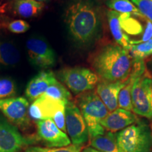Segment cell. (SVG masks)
I'll use <instances>...</instances> for the list:
<instances>
[{
  "label": "cell",
  "mask_w": 152,
  "mask_h": 152,
  "mask_svg": "<svg viewBox=\"0 0 152 152\" xmlns=\"http://www.w3.org/2000/svg\"><path fill=\"white\" fill-rule=\"evenodd\" d=\"M37 134L47 147H64L71 144L67 134L61 130L52 119L37 121Z\"/></svg>",
  "instance_id": "cell-11"
},
{
  "label": "cell",
  "mask_w": 152,
  "mask_h": 152,
  "mask_svg": "<svg viewBox=\"0 0 152 152\" xmlns=\"http://www.w3.org/2000/svg\"><path fill=\"white\" fill-rule=\"evenodd\" d=\"M151 130H152V125H151Z\"/></svg>",
  "instance_id": "cell-31"
},
{
  "label": "cell",
  "mask_w": 152,
  "mask_h": 152,
  "mask_svg": "<svg viewBox=\"0 0 152 152\" xmlns=\"http://www.w3.org/2000/svg\"><path fill=\"white\" fill-rule=\"evenodd\" d=\"M77 103L86 123L90 138L103 134L105 129L101 122L107 116L109 111L96 92L89 91L83 93L79 96Z\"/></svg>",
  "instance_id": "cell-4"
},
{
  "label": "cell",
  "mask_w": 152,
  "mask_h": 152,
  "mask_svg": "<svg viewBox=\"0 0 152 152\" xmlns=\"http://www.w3.org/2000/svg\"><path fill=\"white\" fill-rule=\"evenodd\" d=\"M26 47L33 65L41 68H48L56 63L54 51L46 41L39 38H30L26 42Z\"/></svg>",
  "instance_id": "cell-10"
},
{
  "label": "cell",
  "mask_w": 152,
  "mask_h": 152,
  "mask_svg": "<svg viewBox=\"0 0 152 152\" xmlns=\"http://www.w3.org/2000/svg\"><path fill=\"white\" fill-rule=\"evenodd\" d=\"M133 62L134 60L128 51L118 45H108L96 54L92 65L102 80L115 82L128 77Z\"/></svg>",
  "instance_id": "cell-1"
},
{
  "label": "cell",
  "mask_w": 152,
  "mask_h": 152,
  "mask_svg": "<svg viewBox=\"0 0 152 152\" xmlns=\"http://www.w3.org/2000/svg\"><path fill=\"white\" fill-rule=\"evenodd\" d=\"M107 17L110 31L115 41L118 45L122 47L123 49L129 52L131 47V39L124 33L122 28V25L121 23V14L115 11L110 10L108 11Z\"/></svg>",
  "instance_id": "cell-17"
},
{
  "label": "cell",
  "mask_w": 152,
  "mask_h": 152,
  "mask_svg": "<svg viewBox=\"0 0 152 152\" xmlns=\"http://www.w3.org/2000/svg\"><path fill=\"white\" fill-rule=\"evenodd\" d=\"M129 52L134 60H144V58L151 56L152 55V37L147 42L131 45Z\"/></svg>",
  "instance_id": "cell-23"
},
{
  "label": "cell",
  "mask_w": 152,
  "mask_h": 152,
  "mask_svg": "<svg viewBox=\"0 0 152 152\" xmlns=\"http://www.w3.org/2000/svg\"><path fill=\"white\" fill-rule=\"evenodd\" d=\"M44 95L53 99L61 101L66 104H67L69 101H71V93L64 85L60 83L57 80L49 87Z\"/></svg>",
  "instance_id": "cell-22"
},
{
  "label": "cell",
  "mask_w": 152,
  "mask_h": 152,
  "mask_svg": "<svg viewBox=\"0 0 152 152\" xmlns=\"http://www.w3.org/2000/svg\"><path fill=\"white\" fill-rule=\"evenodd\" d=\"M66 132L72 144L83 146L90 139L88 130L79 107L71 101L66 104Z\"/></svg>",
  "instance_id": "cell-7"
},
{
  "label": "cell",
  "mask_w": 152,
  "mask_h": 152,
  "mask_svg": "<svg viewBox=\"0 0 152 152\" xmlns=\"http://www.w3.org/2000/svg\"><path fill=\"white\" fill-rule=\"evenodd\" d=\"M118 144L122 152H151V127L140 120L116 132Z\"/></svg>",
  "instance_id": "cell-3"
},
{
  "label": "cell",
  "mask_w": 152,
  "mask_h": 152,
  "mask_svg": "<svg viewBox=\"0 0 152 152\" xmlns=\"http://www.w3.org/2000/svg\"><path fill=\"white\" fill-rule=\"evenodd\" d=\"M20 60V53L12 44L0 42V64L4 66H14Z\"/></svg>",
  "instance_id": "cell-21"
},
{
  "label": "cell",
  "mask_w": 152,
  "mask_h": 152,
  "mask_svg": "<svg viewBox=\"0 0 152 152\" xmlns=\"http://www.w3.org/2000/svg\"><path fill=\"white\" fill-rule=\"evenodd\" d=\"M8 28L9 31L13 33H24L29 30L30 25L23 20H16L9 24Z\"/></svg>",
  "instance_id": "cell-27"
},
{
  "label": "cell",
  "mask_w": 152,
  "mask_h": 152,
  "mask_svg": "<svg viewBox=\"0 0 152 152\" xmlns=\"http://www.w3.org/2000/svg\"><path fill=\"white\" fill-rule=\"evenodd\" d=\"M147 20L152 23V0H130Z\"/></svg>",
  "instance_id": "cell-26"
},
{
  "label": "cell",
  "mask_w": 152,
  "mask_h": 152,
  "mask_svg": "<svg viewBox=\"0 0 152 152\" xmlns=\"http://www.w3.org/2000/svg\"><path fill=\"white\" fill-rule=\"evenodd\" d=\"M61 80L75 94L92 90L99 83V77L92 71L86 68H66L58 73Z\"/></svg>",
  "instance_id": "cell-6"
},
{
  "label": "cell",
  "mask_w": 152,
  "mask_h": 152,
  "mask_svg": "<svg viewBox=\"0 0 152 152\" xmlns=\"http://www.w3.org/2000/svg\"><path fill=\"white\" fill-rule=\"evenodd\" d=\"M56 80L52 71H43L35 75L29 82L26 90V96L31 102H34L45 94L49 87Z\"/></svg>",
  "instance_id": "cell-16"
},
{
  "label": "cell",
  "mask_w": 152,
  "mask_h": 152,
  "mask_svg": "<svg viewBox=\"0 0 152 152\" xmlns=\"http://www.w3.org/2000/svg\"><path fill=\"white\" fill-rule=\"evenodd\" d=\"M29 106V102L24 97L0 99V111L9 122L23 129L30 125Z\"/></svg>",
  "instance_id": "cell-8"
},
{
  "label": "cell",
  "mask_w": 152,
  "mask_h": 152,
  "mask_svg": "<svg viewBox=\"0 0 152 152\" xmlns=\"http://www.w3.org/2000/svg\"><path fill=\"white\" fill-rule=\"evenodd\" d=\"M138 119L132 111L118 108L109 112L107 116L102 120L101 125L107 132L116 133L137 122Z\"/></svg>",
  "instance_id": "cell-14"
},
{
  "label": "cell",
  "mask_w": 152,
  "mask_h": 152,
  "mask_svg": "<svg viewBox=\"0 0 152 152\" xmlns=\"http://www.w3.org/2000/svg\"><path fill=\"white\" fill-rule=\"evenodd\" d=\"M133 60L134 62L132 68L128 77V82L121 90L118 95V107L130 111H132L131 93L133 85L136 80L143 75L146 71L144 60Z\"/></svg>",
  "instance_id": "cell-15"
},
{
  "label": "cell",
  "mask_w": 152,
  "mask_h": 152,
  "mask_svg": "<svg viewBox=\"0 0 152 152\" xmlns=\"http://www.w3.org/2000/svg\"><path fill=\"white\" fill-rule=\"evenodd\" d=\"M146 20H147V25H146L145 30H144L143 35L142 36V38L139 40H131V45H137V44L147 42L152 37V23L147 19Z\"/></svg>",
  "instance_id": "cell-28"
},
{
  "label": "cell",
  "mask_w": 152,
  "mask_h": 152,
  "mask_svg": "<svg viewBox=\"0 0 152 152\" xmlns=\"http://www.w3.org/2000/svg\"><path fill=\"white\" fill-rule=\"evenodd\" d=\"M66 20L71 36L80 45L90 43L97 35L98 13L89 1L77 0L71 4L66 11Z\"/></svg>",
  "instance_id": "cell-2"
},
{
  "label": "cell",
  "mask_w": 152,
  "mask_h": 152,
  "mask_svg": "<svg viewBox=\"0 0 152 152\" xmlns=\"http://www.w3.org/2000/svg\"><path fill=\"white\" fill-rule=\"evenodd\" d=\"M66 104L64 102L53 99L43 94L29 106V116L36 121L53 120L61 112L65 111Z\"/></svg>",
  "instance_id": "cell-12"
},
{
  "label": "cell",
  "mask_w": 152,
  "mask_h": 152,
  "mask_svg": "<svg viewBox=\"0 0 152 152\" xmlns=\"http://www.w3.org/2000/svg\"><path fill=\"white\" fill-rule=\"evenodd\" d=\"M106 5L111 10L116 11L119 14L129 16L132 15L142 18H146L130 0H108L106 1Z\"/></svg>",
  "instance_id": "cell-20"
},
{
  "label": "cell",
  "mask_w": 152,
  "mask_h": 152,
  "mask_svg": "<svg viewBox=\"0 0 152 152\" xmlns=\"http://www.w3.org/2000/svg\"><path fill=\"white\" fill-rule=\"evenodd\" d=\"M81 152H102V151H99V150L94 149V148L93 147H87L84 150H83Z\"/></svg>",
  "instance_id": "cell-29"
},
{
  "label": "cell",
  "mask_w": 152,
  "mask_h": 152,
  "mask_svg": "<svg viewBox=\"0 0 152 152\" xmlns=\"http://www.w3.org/2000/svg\"><path fill=\"white\" fill-rule=\"evenodd\" d=\"M16 93V85L12 80L0 78V99L12 97Z\"/></svg>",
  "instance_id": "cell-25"
},
{
  "label": "cell",
  "mask_w": 152,
  "mask_h": 152,
  "mask_svg": "<svg viewBox=\"0 0 152 152\" xmlns=\"http://www.w3.org/2000/svg\"><path fill=\"white\" fill-rule=\"evenodd\" d=\"M128 77L126 79L115 82L102 80L99 81L96 85V94L103 102L109 112L113 111L118 109L119 93L128 82Z\"/></svg>",
  "instance_id": "cell-13"
},
{
  "label": "cell",
  "mask_w": 152,
  "mask_h": 152,
  "mask_svg": "<svg viewBox=\"0 0 152 152\" xmlns=\"http://www.w3.org/2000/svg\"><path fill=\"white\" fill-rule=\"evenodd\" d=\"M35 1H40V2H42L43 1H45V0H35Z\"/></svg>",
  "instance_id": "cell-30"
},
{
  "label": "cell",
  "mask_w": 152,
  "mask_h": 152,
  "mask_svg": "<svg viewBox=\"0 0 152 152\" xmlns=\"http://www.w3.org/2000/svg\"><path fill=\"white\" fill-rule=\"evenodd\" d=\"M132 112L152 119V75L145 71L134 82L131 93Z\"/></svg>",
  "instance_id": "cell-5"
},
{
  "label": "cell",
  "mask_w": 152,
  "mask_h": 152,
  "mask_svg": "<svg viewBox=\"0 0 152 152\" xmlns=\"http://www.w3.org/2000/svg\"><path fill=\"white\" fill-rule=\"evenodd\" d=\"M90 140L92 147L102 152H122L118 144L115 132H105Z\"/></svg>",
  "instance_id": "cell-18"
},
{
  "label": "cell",
  "mask_w": 152,
  "mask_h": 152,
  "mask_svg": "<svg viewBox=\"0 0 152 152\" xmlns=\"http://www.w3.org/2000/svg\"><path fill=\"white\" fill-rule=\"evenodd\" d=\"M31 140L24 137L16 125L0 116V152H19Z\"/></svg>",
  "instance_id": "cell-9"
},
{
  "label": "cell",
  "mask_w": 152,
  "mask_h": 152,
  "mask_svg": "<svg viewBox=\"0 0 152 152\" xmlns=\"http://www.w3.org/2000/svg\"><path fill=\"white\" fill-rule=\"evenodd\" d=\"M83 146L71 144L64 147H28L25 149L24 152H81Z\"/></svg>",
  "instance_id": "cell-24"
},
{
  "label": "cell",
  "mask_w": 152,
  "mask_h": 152,
  "mask_svg": "<svg viewBox=\"0 0 152 152\" xmlns=\"http://www.w3.org/2000/svg\"><path fill=\"white\" fill-rule=\"evenodd\" d=\"M151 62H152V61H151Z\"/></svg>",
  "instance_id": "cell-32"
},
{
  "label": "cell",
  "mask_w": 152,
  "mask_h": 152,
  "mask_svg": "<svg viewBox=\"0 0 152 152\" xmlns=\"http://www.w3.org/2000/svg\"><path fill=\"white\" fill-rule=\"evenodd\" d=\"M45 7L44 4L35 0H16L14 4V11L22 18H32L41 13Z\"/></svg>",
  "instance_id": "cell-19"
}]
</instances>
